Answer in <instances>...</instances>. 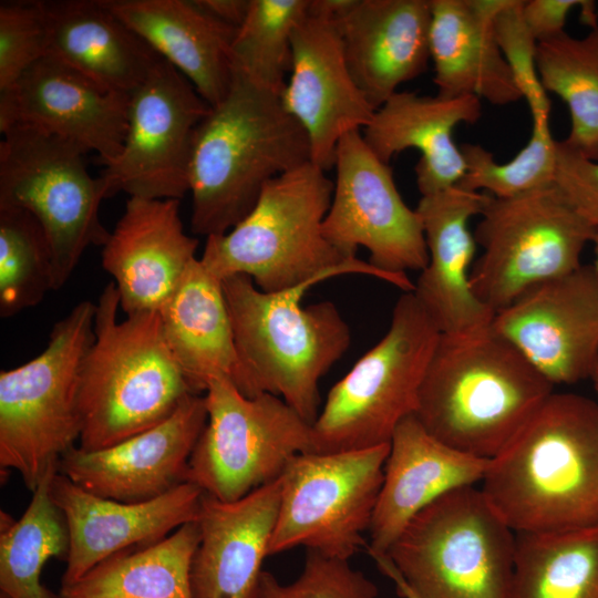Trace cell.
<instances>
[{
	"label": "cell",
	"instance_id": "cell-46",
	"mask_svg": "<svg viewBox=\"0 0 598 598\" xmlns=\"http://www.w3.org/2000/svg\"><path fill=\"white\" fill-rule=\"evenodd\" d=\"M591 380L594 381L595 388L598 389V361H597L595 370L592 372Z\"/></svg>",
	"mask_w": 598,
	"mask_h": 598
},
{
	"label": "cell",
	"instance_id": "cell-14",
	"mask_svg": "<svg viewBox=\"0 0 598 598\" xmlns=\"http://www.w3.org/2000/svg\"><path fill=\"white\" fill-rule=\"evenodd\" d=\"M210 110L193 84L162 59L130 93L128 125L121 153L100 176L110 197L178 199L189 192L196 130Z\"/></svg>",
	"mask_w": 598,
	"mask_h": 598
},
{
	"label": "cell",
	"instance_id": "cell-21",
	"mask_svg": "<svg viewBox=\"0 0 598 598\" xmlns=\"http://www.w3.org/2000/svg\"><path fill=\"white\" fill-rule=\"evenodd\" d=\"M491 195L458 185L421 196L415 208L429 260L414 283L417 297L442 334L468 336L491 328L495 312L470 286L476 241L468 228Z\"/></svg>",
	"mask_w": 598,
	"mask_h": 598
},
{
	"label": "cell",
	"instance_id": "cell-18",
	"mask_svg": "<svg viewBox=\"0 0 598 598\" xmlns=\"http://www.w3.org/2000/svg\"><path fill=\"white\" fill-rule=\"evenodd\" d=\"M205 396L188 395L162 423L96 451L74 446L59 473L84 491L125 503L145 502L187 482L193 450L205 427Z\"/></svg>",
	"mask_w": 598,
	"mask_h": 598
},
{
	"label": "cell",
	"instance_id": "cell-22",
	"mask_svg": "<svg viewBox=\"0 0 598 598\" xmlns=\"http://www.w3.org/2000/svg\"><path fill=\"white\" fill-rule=\"evenodd\" d=\"M179 203L130 197L102 247L126 316L158 311L197 258L198 240L185 233Z\"/></svg>",
	"mask_w": 598,
	"mask_h": 598
},
{
	"label": "cell",
	"instance_id": "cell-41",
	"mask_svg": "<svg viewBox=\"0 0 598 598\" xmlns=\"http://www.w3.org/2000/svg\"><path fill=\"white\" fill-rule=\"evenodd\" d=\"M554 184L576 213L598 231V161L565 140L556 141Z\"/></svg>",
	"mask_w": 598,
	"mask_h": 598
},
{
	"label": "cell",
	"instance_id": "cell-43",
	"mask_svg": "<svg viewBox=\"0 0 598 598\" xmlns=\"http://www.w3.org/2000/svg\"><path fill=\"white\" fill-rule=\"evenodd\" d=\"M208 13L220 21L239 28L245 21L250 0H196Z\"/></svg>",
	"mask_w": 598,
	"mask_h": 598
},
{
	"label": "cell",
	"instance_id": "cell-45",
	"mask_svg": "<svg viewBox=\"0 0 598 598\" xmlns=\"http://www.w3.org/2000/svg\"><path fill=\"white\" fill-rule=\"evenodd\" d=\"M594 245V250H595V256H596V260H595V264L594 266L596 267L597 271H598V231L591 243Z\"/></svg>",
	"mask_w": 598,
	"mask_h": 598
},
{
	"label": "cell",
	"instance_id": "cell-26",
	"mask_svg": "<svg viewBox=\"0 0 598 598\" xmlns=\"http://www.w3.org/2000/svg\"><path fill=\"white\" fill-rule=\"evenodd\" d=\"M482 115L475 96L444 97L402 91L378 107L361 131L363 140L384 163L415 148L421 157L414 172L421 196L457 185L466 171L465 159L453 138L458 124L476 123Z\"/></svg>",
	"mask_w": 598,
	"mask_h": 598
},
{
	"label": "cell",
	"instance_id": "cell-7",
	"mask_svg": "<svg viewBox=\"0 0 598 598\" xmlns=\"http://www.w3.org/2000/svg\"><path fill=\"white\" fill-rule=\"evenodd\" d=\"M95 310L79 302L54 323L40 354L0 372V466L17 471L31 492L80 440V381Z\"/></svg>",
	"mask_w": 598,
	"mask_h": 598
},
{
	"label": "cell",
	"instance_id": "cell-15",
	"mask_svg": "<svg viewBox=\"0 0 598 598\" xmlns=\"http://www.w3.org/2000/svg\"><path fill=\"white\" fill-rule=\"evenodd\" d=\"M333 167L324 237L347 256L364 247L369 262L385 272L422 271L429 255L421 218L401 197L390 165L372 152L360 131L340 140Z\"/></svg>",
	"mask_w": 598,
	"mask_h": 598
},
{
	"label": "cell",
	"instance_id": "cell-8",
	"mask_svg": "<svg viewBox=\"0 0 598 598\" xmlns=\"http://www.w3.org/2000/svg\"><path fill=\"white\" fill-rule=\"evenodd\" d=\"M441 331L413 291L396 301L390 328L329 391L312 424L318 453L390 443L419 393Z\"/></svg>",
	"mask_w": 598,
	"mask_h": 598
},
{
	"label": "cell",
	"instance_id": "cell-9",
	"mask_svg": "<svg viewBox=\"0 0 598 598\" xmlns=\"http://www.w3.org/2000/svg\"><path fill=\"white\" fill-rule=\"evenodd\" d=\"M515 551L516 533L474 485L422 509L385 554L420 598H509Z\"/></svg>",
	"mask_w": 598,
	"mask_h": 598
},
{
	"label": "cell",
	"instance_id": "cell-3",
	"mask_svg": "<svg viewBox=\"0 0 598 598\" xmlns=\"http://www.w3.org/2000/svg\"><path fill=\"white\" fill-rule=\"evenodd\" d=\"M333 181L311 161L271 179L252 209L229 231L206 238L203 266L224 280L246 275L262 291H280L308 280L361 274L404 292L414 282L355 256H347L323 235Z\"/></svg>",
	"mask_w": 598,
	"mask_h": 598
},
{
	"label": "cell",
	"instance_id": "cell-5",
	"mask_svg": "<svg viewBox=\"0 0 598 598\" xmlns=\"http://www.w3.org/2000/svg\"><path fill=\"white\" fill-rule=\"evenodd\" d=\"M113 281L99 297L94 341L83 362L79 447L96 451L169 417L193 393L164 337L158 311L117 320Z\"/></svg>",
	"mask_w": 598,
	"mask_h": 598
},
{
	"label": "cell",
	"instance_id": "cell-42",
	"mask_svg": "<svg viewBox=\"0 0 598 598\" xmlns=\"http://www.w3.org/2000/svg\"><path fill=\"white\" fill-rule=\"evenodd\" d=\"M581 10L582 21L591 28L597 24L596 6L587 0H528L522 2V17L536 42L565 32L573 9Z\"/></svg>",
	"mask_w": 598,
	"mask_h": 598
},
{
	"label": "cell",
	"instance_id": "cell-28",
	"mask_svg": "<svg viewBox=\"0 0 598 598\" xmlns=\"http://www.w3.org/2000/svg\"><path fill=\"white\" fill-rule=\"evenodd\" d=\"M507 0H431L430 59L437 95L493 105L523 100L498 45L494 19Z\"/></svg>",
	"mask_w": 598,
	"mask_h": 598
},
{
	"label": "cell",
	"instance_id": "cell-16",
	"mask_svg": "<svg viewBox=\"0 0 598 598\" xmlns=\"http://www.w3.org/2000/svg\"><path fill=\"white\" fill-rule=\"evenodd\" d=\"M492 330L554 385L591 379L598 361V271L594 265L538 283L495 313Z\"/></svg>",
	"mask_w": 598,
	"mask_h": 598
},
{
	"label": "cell",
	"instance_id": "cell-17",
	"mask_svg": "<svg viewBox=\"0 0 598 598\" xmlns=\"http://www.w3.org/2000/svg\"><path fill=\"white\" fill-rule=\"evenodd\" d=\"M130 93L107 91L47 55L0 91V132L25 124L95 152L103 166L121 153Z\"/></svg>",
	"mask_w": 598,
	"mask_h": 598
},
{
	"label": "cell",
	"instance_id": "cell-39",
	"mask_svg": "<svg viewBox=\"0 0 598 598\" xmlns=\"http://www.w3.org/2000/svg\"><path fill=\"white\" fill-rule=\"evenodd\" d=\"M50 32L43 1L0 4V91L49 53Z\"/></svg>",
	"mask_w": 598,
	"mask_h": 598
},
{
	"label": "cell",
	"instance_id": "cell-30",
	"mask_svg": "<svg viewBox=\"0 0 598 598\" xmlns=\"http://www.w3.org/2000/svg\"><path fill=\"white\" fill-rule=\"evenodd\" d=\"M49 53L107 91L131 93L162 58L103 0L43 1Z\"/></svg>",
	"mask_w": 598,
	"mask_h": 598
},
{
	"label": "cell",
	"instance_id": "cell-37",
	"mask_svg": "<svg viewBox=\"0 0 598 598\" xmlns=\"http://www.w3.org/2000/svg\"><path fill=\"white\" fill-rule=\"evenodd\" d=\"M460 146L466 171L457 185L465 189L507 198L554 183L556 140L550 124L532 125L526 145L505 163H498L494 154L480 144Z\"/></svg>",
	"mask_w": 598,
	"mask_h": 598
},
{
	"label": "cell",
	"instance_id": "cell-38",
	"mask_svg": "<svg viewBox=\"0 0 598 598\" xmlns=\"http://www.w3.org/2000/svg\"><path fill=\"white\" fill-rule=\"evenodd\" d=\"M378 594L375 584L349 560L313 549H307L303 569L295 581L280 584L264 570L259 587V598H377Z\"/></svg>",
	"mask_w": 598,
	"mask_h": 598
},
{
	"label": "cell",
	"instance_id": "cell-35",
	"mask_svg": "<svg viewBox=\"0 0 598 598\" xmlns=\"http://www.w3.org/2000/svg\"><path fill=\"white\" fill-rule=\"evenodd\" d=\"M308 6L309 0H250L231 48L234 70L281 95L291 68L292 34Z\"/></svg>",
	"mask_w": 598,
	"mask_h": 598
},
{
	"label": "cell",
	"instance_id": "cell-19",
	"mask_svg": "<svg viewBox=\"0 0 598 598\" xmlns=\"http://www.w3.org/2000/svg\"><path fill=\"white\" fill-rule=\"evenodd\" d=\"M204 492L184 482L156 498L125 503L100 497L55 474L51 496L69 533L62 586L80 580L103 560L131 548L152 545L198 519Z\"/></svg>",
	"mask_w": 598,
	"mask_h": 598
},
{
	"label": "cell",
	"instance_id": "cell-24",
	"mask_svg": "<svg viewBox=\"0 0 598 598\" xmlns=\"http://www.w3.org/2000/svg\"><path fill=\"white\" fill-rule=\"evenodd\" d=\"M488 463L440 442L414 414L403 419L390 441L367 551L385 554L431 503L448 492L481 483Z\"/></svg>",
	"mask_w": 598,
	"mask_h": 598
},
{
	"label": "cell",
	"instance_id": "cell-32",
	"mask_svg": "<svg viewBox=\"0 0 598 598\" xmlns=\"http://www.w3.org/2000/svg\"><path fill=\"white\" fill-rule=\"evenodd\" d=\"M509 598H598V525L516 533Z\"/></svg>",
	"mask_w": 598,
	"mask_h": 598
},
{
	"label": "cell",
	"instance_id": "cell-25",
	"mask_svg": "<svg viewBox=\"0 0 598 598\" xmlns=\"http://www.w3.org/2000/svg\"><path fill=\"white\" fill-rule=\"evenodd\" d=\"M332 24L374 110L427 68L431 0H351Z\"/></svg>",
	"mask_w": 598,
	"mask_h": 598
},
{
	"label": "cell",
	"instance_id": "cell-31",
	"mask_svg": "<svg viewBox=\"0 0 598 598\" xmlns=\"http://www.w3.org/2000/svg\"><path fill=\"white\" fill-rule=\"evenodd\" d=\"M197 520L140 549L116 554L80 580L61 587V598H193L190 569L199 545Z\"/></svg>",
	"mask_w": 598,
	"mask_h": 598
},
{
	"label": "cell",
	"instance_id": "cell-47",
	"mask_svg": "<svg viewBox=\"0 0 598 598\" xmlns=\"http://www.w3.org/2000/svg\"><path fill=\"white\" fill-rule=\"evenodd\" d=\"M0 598H9V597L6 596L4 594H1V592H0Z\"/></svg>",
	"mask_w": 598,
	"mask_h": 598
},
{
	"label": "cell",
	"instance_id": "cell-6",
	"mask_svg": "<svg viewBox=\"0 0 598 598\" xmlns=\"http://www.w3.org/2000/svg\"><path fill=\"white\" fill-rule=\"evenodd\" d=\"M321 281L268 292L246 275L223 280L236 348L255 396L277 395L310 424L319 415L321 377L351 343L350 328L333 302L301 303Z\"/></svg>",
	"mask_w": 598,
	"mask_h": 598
},
{
	"label": "cell",
	"instance_id": "cell-23",
	"mask_svg": "<svg viewBox=\"0 0 598 598\" xmlns=\"http://www.w3.org/2000/svg\"><path fill=\"white\" fill-rule=\"evenodd\" d=\"M280 499V477L235 502L203 495L193 598H259Z\"/></svg>",
	"mask_w": 598,
	"mask_h": 598
},
{
	"label": "cell",
	"instance_id": "cell-20",
	"mask_svg": "<svg viewBox=\"0 0 598 598\" xmlns=\"http://www.w3.org/2000/svg\"><path fill=\"white\" fill-rule=\"evenodd\" d=\"M290 75L280 95L305 128L311 162L333 168L340 140L362 131L374 109L357 85L336 27L307 14L292 34Z\"/></svg>",
	"mask_w": 598,
	"mask_h": 598
},
{
	"label": "cell",
	"instance_id": "cell-10",
	"mask_svg": "<svg viewBox=\"0 0 598 598\" xmlns=\"http://www.w3.org/2000/svg\"><path fill=\"white\" fill-rule=\"evenodd\" d=\"M0 207L31 213L52 254L53 290L71 277L87 247L104 246L110 231L99 209L109 189L90 175L80 145L25 124L1 131Z\"/></svg>",
	"mask_w": 598,
	"mask_h": 598
},
{
	"label": "cell",
	"instance_id": "cell-2",
	"mask_svg": "<svg viewBox=\"0 0 598 598\" xmlns=\"http://www.w3.org/2000/svg\"><path fill=\"white\" fill-rule=\"evenodd\" d=\"M310 157L309 137L280 94L234 70L228 94L210 106L195 133L192 231L206 238L229 231L271 179Z\"/></svg>",
	"mask_w": 598,
	"mask_h": 598
},
{
	"label": "cell",
	"instance_id": "cell-13",
	"mask_svg": "<svg viewBox=\"0 0 598 598\" xmlns=\"http://www.w3.org/2000/svg\"><path fill=\"white\" fill-rule=\"evenodd\" d=\"M389 452L390 443L357 451L297 454L280 476L269 556L305 546L349 560L361 550Z\"/></svg>",
	"mask_w": 598,
	"mask_h": 598
},
{
	"label": "cell",
	"instance_id": "cell-33",
	"mask_svg": "<svg viewBox=\"0 0 598 598\" xmlns=\"http://www.w3.org/2000/svg\"><path fill=\"white\" fill-rule=\"evenodd\" d=\"M58 462L41 477L19 519L0 514V590L9 598H61L41 581L45 563L66 557L69 533L51 496Z\"/></svg>",
	"mask_w": 598,
	"mask_h": 598
},
{
	"label": "cell",
	"instance_id": "cell-27",
	"mask_svg": "<svg viewBox=\"0 0 598 598\" xmlns=\"http://www.w3.org/2000/svg\"><path fill=\"white\" fill-rule=\"evenodd\" d=\"M162 59L178 70L210 106L234 80L231 48L237 29L196 0H103Z\"/></svg>",
	"mask_w": 598,
	"mask_h": 598
},
{
	"label": "cell",
	"instance_id": "cell-12",
	"mask_svg": "<svg viewBox=\"0 0 598 598\" xmlns=\"http://www.w3.org/2000/svg\"><path fill=\"white\" fill-rule=\"evenodd\" d=\"M207 421L193 450L187 482L235 502L278 480L300 453L315 452L312 424L271 393L249 398L226 378L205 391Z\"/></svg>",
	"mask_w": 598,
	"mask_h": 598
},
{
	"label": "cell",
	"instance_id": "cell-48",
	"mask_svg": "<svg viewBox=\"0 0 598 598\" xmlns=\"http://www.w3.org/2000/svg\"><path fill=\"white\" fill-rule=\"evenodd\" d=\"M595 390H596V394H597V401H598V389H597V388H595Z\"/></svg>",
	"mask_w": 598,
	"mask_h": 598
},
{
	"label": "cell",
	"instance_id": "cell-4",
	"mask_svg": "<svg viewBox=\"0 0 598 598\" xmlns=\"http://www.w3.org/2000/svg\"><path fill=\"white\" fill-rule=\"evenodd\" d=\"M553 392L554 384L492 327L441 333L414 415L440 442L491 460Z\"/></svg>",
	"mask_w": 598,
	"mask_h": 598
},
{
	"label": "cell",
	"instance_id": "cell-36",
	"mask_svg": "<svg viewBox=\"0 0 598 598\" xmlns=\"http://www.w3.org/2000/svg\"><path fill=\"white\" fill-rule=\"evenodd\" d=\"M50 290L52 254L42 226L25 209L0 207V316L37 306Z\"/></svg>",
	"mask_w": 598,
	"mask_h": 598
},
{
	"label": "cell",
	"instance_id": "cell-29",
	"mask_svg": "<svg viewBox=\"0 0 598 598\" xmlns=\"http://www.w3.org/2000/svg\"><path fill=\"white\" fill-rule=\"evenodd\" d=\"M167 346L193 393L226 378L255 396L235 343L223 281L196 258L158 310Z\"/></svg>",
	"mask_w": 598,
	"mask_h": 598
},
{
	"label": "cell",
	"instance_id": "cell-40",
	"mask_svg": "<svg viewBox=\"0 0 598 598\" xmlns=\"http://www.w3.org/2000/svg\"><path fill=\"white\" fill-rule=\"evenodd\" d=\"M522 2L507 0L494 19V31L523 100L528 104L532 124H548L550 102L539 81L535 60L537 42L522 17Z\"/></svg>",
	"mask_w": 598,
	"mask_h": 598
},
{
	"label": "cell",
	"instance_id": "cell-34",
	"mask_svg": "<svg viewBox=\"0 0 598 598\" xmlns=\"http://www.w3.org/2000/svg\"><path fill=\"white\" fill-rule=\"evenodd\" d=\"M535 60L544 90L568 107L570 131L565 142L598 161V25L581 38L565 31L537 42Z\"/></svg>",
	"mask_w": 598,
	"mask_h": 598
},
{
	"label": "cell",
	"instance_id": "cell-1",
	"mask_svg": "<svg viewBox=\"0 0 598 598\" xmlns=\"http://www.w3.org/2000/svg\"><path fill=\"white\" fill-rule=\"evenodd\" d=\"M481 484L515 533L598 525V401L553 392L489 460Z\"/></svg>",
	"mask_w": 598,
	"mask_h": 598
},
{
	"label": "cell",
	"instance_id": "cell-44",
	"mask_svg": "<svg viewBox=\"0 0 598 598\" xmlns=\"http://www.w3.org/2000/svg\"><path fill=\"white\" fill-rule=\"evenodd\" d=\"M369 555L374 560L377 568L394 584L401 598H420L406 584L386 554L369 553Z\"/></svg>",
	"mask_w": 598,
	"mask_h": 598
},
{
	"label": "cell",
	"instance_id": "cell-11",
	"mask_svg": "<svg viewBox=\"0 0 598 598\" xmlns=\"http://www.w3.org/2000/svg\"><path fill=\"white\" fill-rule=\"evenodd\" d=\"M480 217L473 235L482 252L470 286L495 313L532 287L579 268L597 234L554 183L507 198L491 195Z\"/></svg>",
	"mask_w": 598,
	"mask_h": 598
}]
</instances>
